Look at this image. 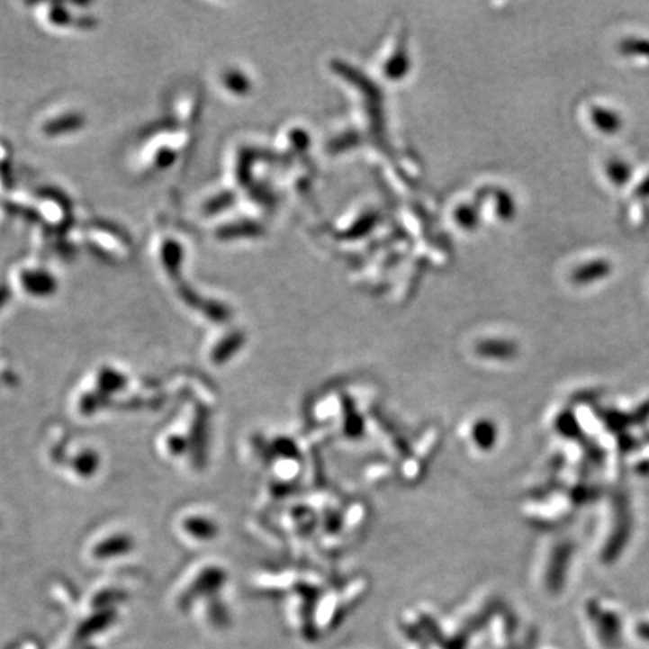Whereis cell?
<instances>
[{
    "label": "cell",
    "mask_w": 649,
    "mask_h": 649,
    "mask_svg": "<svg viewBox=\"0 0 649 649\" xmlns=\"http://www.w3.org/2000/svg\"><path fill=\"white\" fill-rule=\"evenodd\" d=\"M592 621L599 633V640L608 648H617L621 644V621L612 612L604 610H590Z\"/></svg>",
    "instance_id": "obj_1"
},
{
    "label": "cell",
    "mask_w": 649,
    "mask_h": 649,
    "mask_svg": "<svg viewBox=\"0 0 649 649\" xmlns=\"http://www.w3.org/2000/svg\"><path fill=\"white\" fill-rule=\"evenodd\" d=\"M637 635H639L642 639L648 640L649 642V624H640V626H637Z\"/></svg>",
    "instance_id": "obj_2"
}]
</instances>
